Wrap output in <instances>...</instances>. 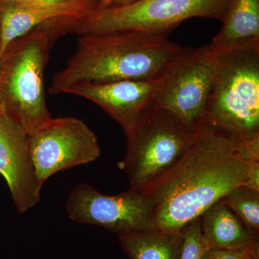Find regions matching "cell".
Wrapping results in <instances>:
<instances>
[{"mask_svg":"<svg viewBox=\"0 0 259 259\" xmlns=\"http://www.w3.org/2000/svg\"><path fill=\"white\" fill-rule=\"evenodd\" d=\"M258 139H241L202 122L180 161L141 192L151 204L150 229L182 231L231 191L245 186L259 162Z\"/></svg>","mask_w":259,"mask_h":259,"instance_id":"1","label":"cell"},{"mask_svg":"<svg viewBox=\"0 0 259 259\" xmlns=\"http://www.w3.org/2000/svg\"><path fill=\"white\" fill-rule=\"evenodd\" d=\"M168 34L125 31L81 35L66 66L53 76L49 93L66 94L82 83L154 79L183 52Z\"/></svg>","mask_w":259,"mask_h":259,"instance_id":"2","label":"cell"},{"mask_svg":"<svg viewBox=\"0 0 259 259\" xmlns=\"http://www.w3.org/2000/svg\"><path fill=\"white\" fill-rule=\"evenodd\" d=\"M62 19L35 27L10 42L0 59V107L30 134L51 118L46 101L44 70Z\"/></svg>","mask_w":259,"mask_h":259,"instance_id":"3","label":"cell"},{"mask_svg":"<svg viewBox=\"0 0 259 259\" xmlns=\"http://www.w3.org/2000/svg\"><path fill=\"white\" fill-rule=\"evenodd\" d=\"M216 53L204 122L241 139L259 136V47Z\"/></svg>","mask_w":259,"mask_h":259,"instance_id":"4","label":"cell"},{"mask_svg":"<svg viewBox=\"0 0 259 259\" xmlns=\"http://www.w3.org/2000/svg\"><path fill=\"white\" fill-rule=\"evenodd\" d=\"M196 129L152 103L141 112L128 131L125 158L119 167L129 189L142 192L180 161Z\"/></svg>","mask_w":259,"mask_h":259,"instance_id":"5","label":"cell"},{"mask_svg":"<svg viewBox=\"0 0 259 259\" xmlns=\"http://www.w3.org/2000/svg\"><path fill=\"white\" fill-rule=\"evenodd\" d=\"M231 0H137L131 4L95 8L79 18L68 20L66 33L99 35L137 31L170 33L192 18L223 21Z\"/></svg>","mask_w":259,"mask_h":259,"instance_id":"6","label":"cell"},{"mask_svg":"<svg viewBox=\"0 0 259 259\" xmlns=\"http://www.w3.org/2000/svg\"><path fill=\"white\" fill-rule=\"evenodd\" d=\"M217 53L210 45L185 49L164 74L153 105L193 128L204 121Z\"/></svg>","mask_w":259,"mask_h":259,"instance_id":"7","label":"cell"},{"mask_svg":"<svg viewBox=\"0 0 259 259\" xmlns=\"http://www.w3.org/2000/svg\"><path fill=\"white\" fill-rule=\"evenodd\" d=\"M28 137L32 165L42 185L57 172L95 161L101 154L96 135L76 117H51Z\"/></svg>","mask_w":259,"mask_h":259,"instance_id":"8","label":"cell"},{"mask_svg":"<svg viewBox=\"0 0 259 259\" xmlns=\"http://www.w3.org/2000/svg\"><path fill=\"white\" fill-rule=\"evenodd\" d=\"M75 222L95 225L119 233L150 229L151 207L139 191L107 195L88 184H81L70 192L66 205Z\"/></svg>","mask_w":259,"mask_h":259,"instance_id":"9","label":"cell"},{"mask_svg":"<svg viewBox=\"0 0 259 259\" xmlns=\"http://www.w3.org/2000/svg\"><path fill=\"white\" fill-rule=\"evenodd\" d=\"M0 175L9 187L19 213L38 202L42 185L32 165L28 134L5 114L0 117Z\"/></svg>","mask_w":259,"mask_h":259,"instance_id":"10","label":"cell"},{"mask_svg":"<svg viewBox=\"0 0 259 259\" xmlns=\"http://www.w3.org/2000/svg\"><path fill=\"white\" fill-rule=\"evenodd\" d=\"M164 74L154 79L82 83L70 88L66 94L81 97L96 104L120 124L125 134L141 112L153 103Z\"/></svg>","mask_w":259,"mask_h":259,"instance_id":"11","label":"cell"},{"mask_svg":"<svg viewBox=\"0 0 259 259\" xmlns=\"http://www.w3.org/2000/svg\"><path fill=\"white\" fill-rule=\"evenodd\" d=\"M97 6L95 0H72L61 3L0 0V59L10 42L35 27L58 18H81Z\"/></svg>","mask_w":259,"mask_h":259,"instance_id":"12","label":"cell"},{"mask_svg":"<svg viewBox=\"0 0 259 259\" xmlns=\"http://www.w3.org/2000/svg\"><path fill=\"white\" fill-rule=\"evenodd\" d=\"M199 218L201 233L208 249L247 252L259 256L258 234L248 231L221 201Z\"/></svg>","mask_w":259,"mask_h":259,"instance_id":"13","label":"cell"},{"mask_svg":"<svg viewBox=\"0 0 259 259\" xmlns=\"http://www.w3.org/2000/svg\"><path fill=\"white\" fill-rule=\"evenodd\" d=\"M223 23L209 44L214 51L259 47V0H231Z\"/></svg>","mask_w":259,"mask_h":259,"instance_id":"14","label":"cell"},{"mask_svg":"<svg viewBox=\"0 0 259 259\" xmlns=\"http://www.w3.org/2000/svg\"><path fill=\"white\" fill-rule=\"evenodd\" d=\"M117 235L121 247L130 259H180L183 230L146 229Z\"/></svg>","mask_w":259,"mask_h":259,"instance_id":"15","label":"cell"},{"mask_svg":"<svg viewBox=\"0 0 259 259\" xmlns=\"http://www.w3.org/2000/svg\"><path fill=\"white\" fill-rule=\"evenodd\" d=\"M231 209L243 226L253 233H259V192L240 186L220 199Z\"/></svg>","mask_w":259,"mask_h":259,"instance_id":"16","label":"cell"},{"mask_svg":"<svg viewBox=\"0 0 259 259\" xmlns=\"http://www.w3.org/2000/svg\"><path fill=\"white\" fill-rule=\"evenodd\" d=\"M183 246L180 259H201L208 249L200 231V218L194 220L183 229Z\"/></svg>","mask_w":259,"mask_h":259,"instance_id":"17","label":"cell"},{"mask_svg":"<svg viewBox=\"0 0 259 259\" xmlns=\"http://www.w3.org/2000/svg\"><path fill=\"white\" fill-rule=\"evenodd\" d=\"M250 255H258L247 252H233L218 249H207L201 259H248Z\"/></svg>","mask_w":259,"mask_h":259,"instance_id":"18","label":"cell"},{"mask_svg":"<svg viewBox=\"0 0 259 259\" xmlns=\"http://www.w3.org/2000/svg\"><path fill=\"white\" fill-rule=\"evenodd\" d=\"M13 1L32 3H61L72 1V0H13Z\"/></svg>","mask_w":259,"mask_h":259,"instance_id":"19","label":"cell"},{"mask_svg":"<svg viewBox=\"0 0 259 259\" xmlns=\"http://www.w3.org/2000/svg\"><path fill=\"white\" fill-rule=\"evenodd\" d=\"M136 1H137V0H113L110 6H121V5H128Z\"/></svg>","mask_w":259,"mask_h":259,"instance_id":"20","label":"cell"},{"mask_svg":"<svg viewBox=\"0 0 259 259\" xmlns=\"http://www.w3.org/2000/svg\"><path fill=\"white\" fill-rule=\"evenodd\" d=\"M112 1H113V0H102L101 3H100V4L97 5V8H107V7H109L110 6V5H111Z\"/></svg>","mask_w":259,"mask_h":259,"instance_id":"21","label":"cell"},{"mask_svg":"<svg viewBox=\"0 0 259 259\" xmlns=\"http://www.w3.org/2000/svg\"><path fill=\"white\" fill-rule=\"evenodd\" d=\"M248 259H259V257L255 256V255H250Z\"/></svg>","mask_w":259,"mask_h":259,"instance_id":"22","label":"cell"},{"mask_svg":"<svg viewBox=\"0 0 259 259\" xmlns=\"http://www.w3.org/2000/svg\"><path fill=\"white\" fill-rule=\"evenodd\" d=\"M1 32H2L1 20H0V44H1Z\"/></svg>","mask_w":259,"mask_h":259,"instance_id":"23","label":"cell"},{"mask_svg":"<svg viewBox=\"0 0 259 259\" xmlns=\"http://www.w3.org/2000/svg\"><path fill=\"white\" fill-rule=\"evenodd\" d=\"M95 3H97V5H98L99 4H100V3H101L102 0H95Z\"/></svg>","mask_w":259,"mask_h":259,"instance_id":"24","label":"cell"},{"mask_svg":"<svg viewBox=\"0 0 259 259\" xmlns=\"http://www.w3.org/2000/svg\"><path fill=\"white\" fill-rule=\"evenodd\" d=\"M3 110H2L1 107H0V117H1L2 115H3Z\"/></svg>","mask_w":259,"mask_h":259,"instance_id":"25","label":"cell"}]
</instances>
